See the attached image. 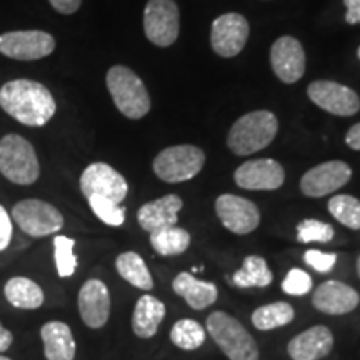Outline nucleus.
Wrapping results in <instances>:
<instances>
[{
	"instance_id": "f257e3e1",
	"label": "nucleus",
	"mask_w": 360,
	"mask_h": 360,
	"mask_svg": "<svg viewBox=\"0 0 360 360\" xmlns=\"http://www.w3.org/2000/svg\"><path fill=\"white\" fill-rule=\"evenodd\" d=\"M0 109L27 127H44L56 115L57 103L44 84L15 79L0 87Z\"/></svg>"
},
{
	"instance_id": "f03ea898",
	"label": "nucleus",
	"mask_w": 360,
	"mask_h": 360,
	"mask_svg": "<svg viewBox=\"0 0 360 360\" xmlns=\"http://www.w3.org/2000/svg\"><path fill=\"white\" fill-rule=\"evenodd\" d=\"M278 130L276 114L255 110L242 115L227 135V146L238 157H247L272 143Z\"/></svg>"
},
{
	"instance_id": "7ed1b4c3",
	"label": "nucleus",
	"mask_w": 360,
	"mask_h": 360,
	"mask_svg": "<svg viewBox=\"0 0 360 360\" xmlns=\"http://www.w3.org/2000/svg\"><path fill=\"white\" fill-rule=\"evenodd\" d=\"M205 328L229 360H259L257 342L233 315L212 312L207 317Z\"/></svg>"
},
{
	"instance_id": "20e7f679",
	"label": "nucleus",
	"mask_w": 360,
	"mask_h": 360,
	"mask_svg": "<svg viewBox=\"0 0 360 360\" xmlns=\"http://www.w3.org/2000/svg\"><path fill=\"white\" fill-rule=\"evenodd\" d=\"M112 101L117 110L127 119L139 120L150 110V96L146 84L132 69L125 65H114L105 77Z\"/></svg>"
},
{
	"instance_id": "39448f33",
	"label": "nucleus",
	"mask_w": 360,
	"mask_h": 360,
	"mask_svg": "<svg viewBox=\"0 0 360 360\" xmlns=\"http://www.w3.org/2000/svg\"><path fill=\"white\" fill-rule=\"evenodd\" d=\"M0 174L15 186H32L40 177V162L32 143L19 134L0 139Z\"/></svg>"
},
{
	"instance_id": "423d86ee",
	"label": "nucleus",
	"mask_w": 360,
	"mask_h": 360,
	"mask_svg": "<svg viewBox=\"0 0 360 360\" xmlns=\"http://www.w3.org/2000/svg\"><path fill=\"white\" fill-rule=\"evenodd\" d=\"M205 154L195 146H172L164 148L154 159L152 169L160 180L167 184H180L195 177L204 169Z\"/></svg>"
},
{
	"instance_id": "0eeeda50",
	"label": "nucleus",
	"mask_w": 360,
	"mask_h": 360,
	"mask_svg": "<svg viewBox=\"0 0 360 360\" xmlns=\"http://www.w3.org/2000/svg\"><path fill=\"white\" fill-rule=\"evenodd\" d=\"M13 224L29 237L53 236L64 227V215L57 207L40 199H24L13 205Z\"/></svg>"
},
{
	"instance_id": "6e6552de",
	"label": "nucleus",
	"mask_w": 360,
	"mask_h": 360,
	"mask_svg": "<svg viewBox=\"0 0 360 360\" xmlns=\"http://www.w3.org/2000/svg\"><path fill=\"white\" fill-rule=\"evenodd\" d=\"M56 39L44 30H12L0 35V53L12 60L34 62L56 51Z\"/></svg>"
},
{
	"instance_id": "1a4fd4ad",
	"label": "nucleus",
	"mask_w": 360,
	"mask_h": 360,
	"mask_svg": "<svg viewBox=\"0 0 360 360\" xmlns=\"http://www.w3.org/2000/svg\"><path fill=\"white\" fill-rule=\"evenodd\" d=\"M80 191L85 197H103L115 204H122L129 193V184L120 172L105 164L94 162L80 175Z\"/></svg>"
},
{
	"instance_id": "9d476101",
	"label": "nucleus",
	"mask_w": 360,
	"mask_h": 360,
	"mask_svg": "<svg viewBox=\"0 0 360 360\" xmlns=\"http://www.w3.org/2000/svg\"><path fill=\"white\" fill-rule=\"evenodd\" d=\"M179 7L174 0H148L143 11V32L157 47H170L179 37Z\"/></svg>"
},
{
	"instance_id": "9b49d317",
	"label": "nucleus",
	"mask_w": 360,
	"mask_h": 360,
	"mask_svg": "<svg viewBox=\"0 0 360 360\" xmlns=\"http://www.w3.org/2000/svg\"><path fill=\"white\" fill-rule=\"evenodd\" d=\"M350 177H352V169L349 164L342 160H328L315 165L302 175L300 191L305 197L319 199L339 191L349 182Z\"/></svg>"
},
{
	"instance_id": "f8f14e48",
	"label": "nucleus",
	"mask_w": 360,
	"mask_h": 360,
	"mask_svg": "<svg viewBox=\"0 0 360 360\" xmlns=\"http://www.w3.org/2000/svg\"><path fill=\"white\" fill-rule=\"evenodd\" d=\"M215 212L227 231L237 236L254 232L260 224V210L254 202L244 197L224 193L215 200Z\"/></svg>"
},
{
	"instance_id": "ddd939ff",
	"label": "nucleus",
	"mask_w": 360,
	"mask_h": 360,
	"mask_svg": "<svg viewBox=\"0 0 360 360\" xmlns=\"http://www.w3.org/2000/svg\"><path fill=\"white\" fill-rule=\"evenodd\" d=\"M249 32V22L240 13L231 12L217 17L210 32V44H212L214 52L225 58L238 56L245 47Z\"/></svg>"
},
{
	"instance_id": "4468645a",
	"label": "nucleus",
	"mask_w": 360,
	"mask_h": 360,
	"mask_svg": "<svg viewBox=\"0 0 360 360\" xmlns=\"http://www.w3.org/2000/svg\"><path fill=\"white\" fill-rule=\"evenodd\" d=\"M307 94L315 105L332 115L350 117L360 110L357 92L332 80H315L309 85Z\"/></svg>"
},
{
	"instance_id": "2eb2a0df",
	"label": "nucleus",
	"mask_w": 360,
	"mask_h": 360,
	"mask_svg": "<svg viewBox=\"0 0 360 360\" xmlns=\"http://www.w3.org/2000/svg\"><path fill=\"white\" fill-rule=\"evenodd\" d=\"M110 290L98 278H89L77 295L79 315L89 328H102L110 317Z\"/></svg>"
},
{
	"instance_id": "dca6fc26",
	"label": "nucleus",
	"mask_w": 360,
	"mask_h": 360,
	"mask_svg": "<svg viewBox=\"0 0 360 360\" xmlns=\"http://www.w3.org/2000/svg\"><path fill=\"white\" fill-rule=\"evenodd\" d=\"M233 180L245 191H277L283 186L285 172L274 159L247 160L236 170Z\"/></svg>"
},
{
	"instance_id": "f3484780",
	"label": "nucleus",
	"mask_w": 360,
	"mask_h": 360,
	"mask_svg": "<svg viewBox=\"0 0 360 360\" xmlns=\"http://www.w3.org/2000/svg\"><path fill=\"white\" fill-rule=\"evenodd\" d=\"M270 64L278 80H282L283 84H294L300 80L305 72L302 44L290 35L278 37L270 49Z\"/></svg>"
},
{
	"instance_id": "a211bd4d",
	"label": "nucleus",
	"mask_w": 360,
	"mask_h": 360,
	"mask_svg": "<svg viewBox=\"0 0 360 360\" xmlns=\"http://www.w3.org/2000/svg\"><path fill=\"white\" fill-rule=\"evenodd\" d=\"M359 292L340 281H327L317 287L312 295V304L319 312L327 315H344L357 309Z\"/></svg>"
},
{
	"instance_id": "6ab92c4d",
	"label": "nucleus",
	"mask_w": 360,
	"mask_h": 360,
	"mask_svg": "<svg viewBox=\"0 0 360 360\" xmlns=\"http://www.w3.org/2000/svg\"><path fill=\"white\" fill-rule=\"evenodd\" d=\"M334 349V334L326 326H314L300 332L287 345L292 360H321Z\"/></svg>"
},
{
	"instance_id": "aec40b11",
	"label": "nucleus",
	"mask_w": 360,
	"mask_h": 360,
	"mask_svg": "<svg viewBox=\"0 0 360 360\" xmlns=\"http://www.w3.org/2000/svg\"><path fill=\"white\" fill-rule=\"evenodd\" d=\"M182 207V199L175 193H169L143 204L137 210V222L148 233L165 227H174L179 222V212Z\"/></svg>"
},
{
	"instance_id": "412c9836",
	"label": "nucleus",
	"mask_w": 360,
	"mask_h": 360,
	"mask_svg": "<svg viewBox=\"0 0 360 360\" xmlns=\"http://www.w3.org/2000/svg\"><path fill=\"white\" fill-rule=\"evenodd\" d=\"M40 339L44 344V355L47 360H74L75 345L72 328L65 322L51 321L40 328Z\"/></svg>"
},
{
	"instance_id": "4be33fe9",
	"label": "nucleus",
	"mask_w": 360,
	"mask_h": 360,
	"mask_svg": "<svg viewBox=\"0 0 360 360\" xmlns=\"http://www.w3.org/2000/svg\"><path fill=\"white\" fill-rule=\"evenodd\" d=\"M172 289L193 310H204L217 302L219 290L212 282L199 281L191 272H180L172 281Z\"/></svg>"
},
{
	"instance_id": "5701e85b",
	"label": "nucleus",
	"mask_w": 360,
	"mask_h": 360,
	"mask_svg": "<svg viewBox=\"0 0 360 360\" xmlns=\"http://www.w3.org/2000/svg\"><path fill=\"white\" fill-rule=\"evenodd\" d=\"M167 309L157 297L146 294L135 302L132 312V330L139 339H152L165 319Z\"/></svg>"
},
{
	"instance_id": "b1692460",
	"label": "nucleus",
	"mask_w": 360,
	"mask_h": 360,
	"mask_svg": "<svg viewBox=\"0 0 360 360\" xmlns=\"http://www.w3.org/2000/svg\"><path fill=\"white\" fill-rule=\"evenodd\" d=\"M4 297L12 307L20 310L40 309L45 302L44 289L32 278L24 276L11 277L4 285Z\"/></svg>"
},
{
	"instance_id": "393cba45",
	"label": "nucleus",
	"mask_w": 360,
	"mask_h": 360,
	"mask_svg": "<svg viewBox=\"0 0 360 360\" xmlns=\"http://www.w3.org/2000/svg\"><path fill=\"white\" fill-rule=\"evenodd\" d=\"M115 270L125 282H129L135 289H141L143 292H150L154 289V278H152L150 270H148L146 260L137 252L127 250L117 255Z\"/></svg>"
},
{
	"instance_id": "a878e982",
	"label": "nucleus",
	"mask_w": 360,
	"mask_h": 360,
	"mask_svg": "<svg viewBox=\"0 0 360 360\" xmlns=\"http://www.w3.org/2000/svg\"><path fill=\"white\" fill-rule=\"evenodd\" d=\"M274 281L272 270L269 269L265 259L259 255H247L242 262V267L232 276V282L240 289H250V287H269Z\"/></svg>"
},
{
	"instance_id": "bb28decb",
	"label": "nucleus",
	"mask_w": 360,
	"mask_h": 360,
	"mask_svg": "<svg viewBox=\"0 0 360 360\" xmlns=\"http://www.w3.org/2000/svg\"><path fill=\"white\" fill-rule=\"evenodd\" d=\"M148 236H150L152 249L164 257L184 254L191 245V233L186 229L177 227V225L150 232Z\"/></svg>"
},
{
	"instance_id": "cd10ccee",
	"label": "nucleus",
	"mask_w": 360,
	"mask_h": 360,
	"mask_svg": "<svg viewBox=\"0 0 360 360\" xmlns=\"http://www.w3.org/2000/svg\"><path fill=\"white\" fill-rule=\"evenodd\" d=\"M295 319V310L289 302H274L255 309L252 314V326L257 330L267 332L289 326Z\"/></svg>"
},
{
	"instance_id": "c85d7f7f",
	"label": "nucleus",
	"mask_w": 360,
	"mask_h": 360,
	"mask_svg": "<svg viewBox=\"0 0 360 360\" xmlns=\"http://www.w3.org/2000/svg\"><path fill=\"white\" fill-rule=\"evenodd\" d=\"M205 330L199 322L193 319H180L172 326L170 340L175 347L182 350H197L205 342Z\"/></svg>"
},
{
	"instance_id": "c756f323",
	"label": "nucleus",
	"mask_w": 360,
	"mask_h": 360,
	"mask_svg": "<svg viewBox=\"0 0 360 360\" xmlns=\"http://www.w3.org/2000/svg\"><path fill=\"white\" fill-rule=\"evenodd\" d=\"M328 212L345 227L360 231V200L357 197L345 195V193L334 195L328 200Z\"/></svg>"
},
{
	"instance_id": "7c9ffc66",
	"label": "nucleus",
	"mask_w": 360,
	"mask_h": 360,
	"mask_svg": "<svg viewBox=\"0 0 360 360\" xmlns=\"http://www.w3.org/2000/svg\"><path fill=\"white\" fill-rule=\"evenodd\" d=\"M75 240L67 236L53 237V260H56V269L58 277L67 278L72 277L77 270L79 259L74 252Z\"/></svg>"
},
{
	"instance_id": "2f4dec72",
	"label": "nucleus",
	"mask_w": 360,
	"mask_h": 360,
	"mask_svg": "<svg viewBox=\"0 0 360 360\" xmlns=\"http://www.w3.org/2000/svg\"><path fill=\"white\" fill-rule=\"evenodd\" d=\"M334 227L330 224L322 222V220L305 219L300 224H297V240L300 244H310V242L327 244L334 238Z\"/></svg>"
},
{
	"instance_id": "473e14b6",
	"label": "nucleus",
	"mask_w": 360,
	"mask_h": 360,
	"mask_svg": "<svg viewBox=\"0 0 360 360\" xmlns=\"http://www.w3.org/2000/svg\"><path fill=\"white\" fill-rule=\"evenodd\" d=\"M89 205L98 220L110 227H120L125 222V207L103 197H89Z\"/></svg>"
},
{
	"instance_id": "72a5a7b5",
	"label": "nucleus",
	"mask_w": 360,
	"mask_h": 360,
	"mask_svg": "<svg viewBox=\"0 0 360 360\" xmlns=\"http://www.w3.org/2000/svg\"><path fill=\"white\" fill-rule=\"evenodd\" d=\"M312 285H314L312 277H310L305 270L292 269L289 270V274H287L285 278H283L282 290L289 295L302 297L312 290Z\"/></svg>"
},
{
	"instance_id": "f704fd0d",
	"label": "nucleus",
	"mask_w": 360,
	"mask_h": 360,
	"mask_svg": "<svg viewBox=\"0 0 360 360\" xmlns=\"http://www.w3.org/2000/svg\"><path fill=\"white\" fill-rule=\"evenodd\" d=\"M304 262L321 274H328L337 264V254L334 252H321L310 249L304 254Z\"/></svg>"
},
{
	"instance_id": "c9c22d12",
	"label": "nucleus",
	"mask_w": 360,
	"mask_h": 360,
	"mask_svg": "<svg viewBox=\"0 0 360 360\" xmlns=\"http://www.w3.org/2000/svg\"><path fill=\"white\" fill-rule=\"evenodd\" d=\"M13 236V220L6 207L0 204V252L7 250L11 247Z\"/></svg>"
},
{
	"instance_id": "e433bc0d",
	"label": "nucleus",
	"mask_w": 360,
	"mask_h": 360,
	"mask_svg": "<svg viewBox=\"0 0 360 360\" xmlns=\"http://www.w3.org/2000/svg\"><path fill=\"white\" fill-rule=\"evenodd\" d=\"M52 8L62 15H72L82 6V0H49Z\"/></svg>"
},
{
	"instance_id": "4c0bfd02",
	"label": "nucleus",
	"mask_w": 360,
	"mask_h": 360,
	"mask_svg": "<svg viewBox=\"0 0 360 360\" xmlns=\"http://www.w3.org/2000/svg\"><path fill=\"white\" fill-rule=\"evenodd\" d=\"M347 12H345V22L349 25L360 24V0H344Z\"/></svg>"
},
{
	"instance_id": "58836bf2",
	"label": "nucleus",
	"mask_w": 360,
	"mask_h": 360,
	"mask_svg": "<svg viewBox=\"0 0 360 360\" xmlns=\"http://www.w3.org/2000/svg\"><path fill=\"white\" fill-rule=\"evenodd\" d=\"M345 143L352 148V150H360V122L352 125L345 135Z\"/></svg>"
},
{
	"instance_id": "ea45409f",
	"label": "nucleus",
	"mask_w": 360,
	"mask_h": 360,
	"mask_svg": "<svg viewBox=\"0 0 360 360\" xmlns=\"http://www.w3.org/2000/svg\"><path fill=\"white\" fill-rule=\"evenodd\" d=\"M13 344V334L8 328L4 327V323L0 322V354L7 352Z\"/></svg>"
},
{
	"instance_id": "a19ab883",
	"label": "nucleus",
	"mask_w": 360,
	"mask_h": 360,
	"mask_svg": "<svg viewBox=\"0 0 360 360\" xmlns=\"http://www.w3.org/2000/svg\"><path fill=\"white\" fill-rule=\"evenodd\" d=\"M0 360H13V359L7 357V355H4V354H0Z\"/></svg>"
},
{
	"instance_id": "79ce46f5",
	"label": "nucleus",
	"mask_w": 360,
	"mask_h": 360,
	"mask_svg": "<svg viewBox=\"0 0 360 360\" xmlns=\"http://www.w3.org/2000/svg\"><path fill=\"white\" fill-rule=\"evenodd\" d=\"M357 274H359V277H360V257L357 259Z\"/></svg>"
},
{
	"instance_id": "37998d69",
	"label": "nucleus",
	"mask_w": 360,
	"mask_h": 360,
	"mask_svg": "<svg viewBox=\"0 0 360 360\" xmlns=\"http://www.w3.org/2000/svg\"><path fill=\"white\" fill-rule=\"evenodd\" d=\"M357 56H359V58H360V47H359V51H357Z\"/></svg>"
}]
</instances>
